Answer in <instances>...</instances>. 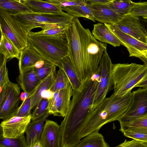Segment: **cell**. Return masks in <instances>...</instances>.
Listing matches in <instances>:
<instances>
[{
    "instance_id": "836d02e7",
    "label": "cell",
    "mask_w": 147,
    "mask_h": 147,
    "mask_svg": "<svg viewBox=\"0 0 147 147\" xmlns=\"http://www.w3.org/2000/svg\"><path fill=\"white\" fill-rule=\"evenodd\" d=\"M56 67L53 64L44 60L41 66L38 67H35V69L36 74L41 81L56 69Z\"/></svg>"
},
{
    "instance_id": "bcb514c9",
    "label": "cell",
    "mask_w": 147,
    "mask_h": 147,
    "mask_svg": "<svg viewBox=\"0 0 147 147\" xmlns=\"http://www.w3.org/2000/svg\"><path fill=\"white\" fill-rule=\"evenodd\" d=\"M28 96H29L27 94L24 92L23 93H22L20 95L21 100L23 101L26 97H27Z\"/></svg>"
},
{
    "instance_id": "ee69618b",
    "label": "cell",
    "mask_w": 147,
    "mask_h": 147,
    "mask_svg": "<svg viewBox=\"0 0 147 147\" xmlns=\"http://www.w3.org/2000/svg\"><path fill=\"white\" fill-rule=\"evenodd\" d=\"M137 87L147 89V76L136 85L135 88Z\"/></svg>"
},
{
    "instance_id": "9c48e42d",
    "label": "cell",
    "mask_w": 147,
    "mask_h": 147,
    "mask_svg": "<svg viewBox=\"0 0 147 147\" xmlns=\"http://www.w3.org/2000/svg\"><path fill=\"white\" fill-rule=\"evenodd\" d=\"M113 64L107 51L104 52L100 62V80L95 96L92 109L94 110L106 98L113 83L112 69Z\"/></svg>"
},
{
    "instance_id": "5bb4252c",
    "label": "cell",
    "mask_w": 147,
    "mask_h": 147,
    "mask_svg": "<svg viewBox=\"0 0 147 147\" xmlns=\"http://www.w3.org/2000/svg\"><path fill=\"white\" fill-rule=\"evenodd\" d=\"M31 114L24 117L14 116L0 124V131L4 137L14 138L24 134L31 122Z\"/></svg>"
},
{
    "instance_id": "7dc6e473",
    "label": "cell",
    "mask_w": 147,
    "mask_h": 147,
    "mask_svg": "<svg viewBox=\"0 0 147 147\" xmlns=\"http://www.w3.org/2000/svg\"><path fill=\"white\" fill-rule=\"evenodd\" d=\"M31 147H43L40 140L36 142Z\"/></svg>"
},
{
    "instance_id": "8d00e7d4",
    "label": "cell",
    "mask_w": 147,
    "mask_h": 147,
    "mask_svg": "<svg viewBox=\"0 0 147 147\" xmlns=\"http://www.w3.org/2000/svg\"><path fill=\"white\" fill-rule=\"evenodd\" d=\"M48 2L61 8L63 9L73 6H76L85 4V0H47Z\"/></svg>"
},
{
    "instance_id": "681fc988",
    "label": "cell",
    "mask_w": 147,
    "mask_h": 147,
    "mask_svg": "<svg viewBox=\"0 0 147 147\" xmlns=\"http://www.w3.org/2000/svg\"></svg>"
},
{
    "instance_id": "5b68a950",
    "label": "cell",
    "mask_w": 147,
    "mask_h": 147,
    "mask_svg": "<svg viewBox=\"0 0 147 147\" xmlns=\"http://www.w3.org/2000/svg\"><path fill=\"white\" fill-rule=\"evenodd\" d=\"M85 30L78 18H74L71 26L65 33L68 44V56L83 84L88 80L85 65L83 43Z\"/></svg>"
},
{
    "instance_id": "d4e9b609",
    "label": "cell",
    "mask_w": 147,
    "mask_h": 147,
    "mask_svg": "<svg viewBox=\"0 0 147 147\" xmlns=\"http://www.w3.org/2000/svg\"><path fill=\"white\" fill-rule=\"evenodd\" d=\"M0 53L6 61L8 59L16 58L19 59L21 52L7 35L1 31Z\"/></svg>"
},
{
    "instance_id": "8992f818",
    "label": "cell",
    "mask_w": 147,
    "mask_h": 147,
    "mask_svg": "<svg viewBox=\"0 0 147 147\" xmlns=\"http://www.w3.org/2000/svg\"><path fill=\"white\" fill-rule=\"evenodd\" d=\"M11 15L28 34L32 29L41 28L46 24H57L70 26L74 18L68 13L63 11L55 13L31 12Z\"/></svg>"
},
{
    "instance_id": "ba28073f",
    "label": "cell",
    "mask_w": 147,
    "mask_h": 147,
    "mask_svg": "<svg viewBox=\"0 0 147 147\" xmlns=\"http://www.w3.org/2000/svg\"><path fill=\"white\" fill-rule=\"evenodd\" d=\"M1 31L5 34L21 52L28 46V34L11 14L0 9Z\"/></svg>"
},
{
    "instance_id": "30bf717a",
    "label": "cell",
    "mask_w": 147,
    "mask_h": 147,
    "mask_svg": "<svg viewBox=\"0 0 147 147\" xmlns=\"http://www.w3.org/2000/svg\"><path fill=\"white\" fill-rule=\"evenodd\" d=\"M118 39L121 45L125 47L129 57L139 58L147 65V45L122 31L113 24H104Z\"/></svg>"
},
{
    "instance_id": "8fae6325",
    "label": "cell",
    "mask_w": 147,
    "mask_h": 147,
    "mask_svg": "<svg viewBox=\"0 0 147 147\" xmlns=\"http://www.w3.org/2000/svg\"><path fill=\"white\" fill-rule=\"evenodd\" d=\"M73 91L70 85L67 88L54 92L48 100V110L50 115L64 117L69 107Z\"/></svg>"
},
{
    "instance_id": "603a6c76",
    "label": "cell",
    "mask_w": 147,
    "mask_h": 147,
    "mask_svg": "<svg viewBox=\"0 0 147 147\" xmlns=\"http://www.w3.org/2000/svg\"><path fill=\"white\" fill-rule=\"evenodd\" d=\"M56 69L41 81L36 88L30 96L31 100V109H32L42 98L43 94L50 90L51 87L56 73Z\"/></svg>"
},
{
    "instance_id": "7402d4cb",
    "label": "cell",
    "mask_w": 147,
    "mask_h": 147,
    "mask_svg": "<svg viewBox=\"0 0 147 147\" xmlns=\"http://www.w3.org/2000/svg\"><path fill=\"white\" fill-rule=\"evenodd\" d=\"M22 1L33 12L55 13L63 11L61 8L48 2L47 0H23Z\"/></svg>"
},
{
    "instance_id": "74e56055",
    "label": "cell",
    "mask_w": 147,
    "mask_h": 147,
    "mask_svg": "<svg viewBox=\"0 0 147 147\" xmlns=\"http://www.w3.org/2000/svg\"><path fill=\"white\" fill-rule=\"evenodd\" d=\"M7 61L3 56L1 59L0 63V86L7 85L9 82L7 69L6 65Z\"/></svg>"
},
{
    "instance_id": "f1b7e54d",
    "label": "cell",
    "mask_w": 147,
    "mask_h": 147,
    "mask_svg": "<svg viewBox=\"0 0 147 147\" xmlns=\"http://www.w3.org/2000/svg\"><path fill=\"white\" fill-rule=\"evenodd\" d=\"M139 3L130 0H111L107 4L111 9L123 17L129 14L132 9Z\"/></svg>"
},
{
    "instance_id": "cb8c5ba5",
    "label": "cell",
    "mask_w": 147,
    "mask_h": 147,
    "mask_svg": "<svg viewBox=\"0 0 147 147\" xmlns=\"http://www.w3.org/2000/svg\"><path fill=\"white\" fill-rule=\"evenodd\" d=\"M61 63V68L66 74L73 90H79L83 84L80 81L76 68L68 56L62 60Z\"/></svg>"
},
{
    "instance_id": "1f68e13d",
    "label": "cell",
    "mask_w": 147,
    "mask_h": 147,
    "mask_svg": "<svg viewBox=\"0 0 147 147\" xmlns=\"http://www.w3.org/2000/svg\"><path fill=\"white\" fill-rule=\"evenodd\" d=\"M0 147H28L24 134L16 138L4 137L0 131Z\"/></svg>"
},
{
    "instance_id": "3957f363",
    "label": "cell",
    "mask_w": 147,
    "mask_h": 147,
    "mask_svg": "<svg viewBox=\"0 0 147 147\" xmlns=\"http://www.w3.org/2000/svg\"><path fill=\"white\" fill-rule=\"evenodd\" d=\"M28 46L44 59L59 68L62 60L68 56V44L65 35L49 36L33 35L28 33Z\"/></svg>"
},
{
    "instance_id": "b9f144b4",
    "label": "cell",
    "mask_w": 147,
    "mask_h": 147,
    "mask_svg": "<svg viewBox=\"0 0 147 147\" xmlns=\"http://www.w3.org/2000/svg\"><path fill=\"white\" fill-rule=\"evenodd\" d=\"M111 0H86V3L87 5H100L107 4Z\"/></svg>"
},
{
    "instance_id": "83f0119b",
    "label": "cell",
    "mask_w": 147,
    "mask_h": 147,
    "mask_svg": "<svg viewBox=\"0 0 147 147\" xmlns=\"http://www.w3.org/2000/svg\"><path fill=\"white\" fill-rule=\"evenodd\" d=\"M70 26L60 24H48L43 26L42 30L36 32L30 31L29 33L35 35L49 36H61L65 33Z\"/></svg>"
},
{
    "instance_id": "d590c367",
    "label": "cell",
    "mask_w": 147,
    "mask_h": 147,
    "mask_svg": "<svg viewBox=\"0 0 147 147\" xmlns=\"http://www.w3.org/2000/svg\"><path fill=\"white\" fill-rule=\"evenodd\" d=\"M31 100L30 96L26 97L19 107L15 116L24 117L31 115Z\"/></svg>"
},
{
    "instance_id": "277c9868",
    "label": "cell",
    "mask_w": 147,
    "mask_h": 147,
    "mask_svg": "<svg viewBox=\"0 0 147 147\" xmlns=\"http://www.w3.org/2000/svg\"><path fill=\"white\" fill-rule=\"evenodd\" d=\"M147 76V65L134 63L113 65L112 76L114 92L121 97L131 92L133 88Z\"/></svg>"
},
{
    "instance_id": "60d3db41",
    "label": "cell",
    "mask_w": 147,
    "mask_h": 147,
    "mask_svg": "<svg viewBox=\"0 0 147 147\" xmlns=\"http://www.w3.org/2000/svg\"><path fill=\"white\" fill-rule=\"evenodd\" d=\"M115 147H147V142L134 139L130 141L125 140L124 142Z\"/></svg>"
},
{
    "instance_id": "f35d334b",
    "label": "cell",
    "mask_w": 147,
    "mask_h": 147,
    "mask_svg": "<svg viewBox=\"0 0 147 147\" xmlns=\"http://www.w3.org/2000/svg\"><path fill=\"white\" fill-rule=\"evenodd\" d=\"M122 133L125 136L129 138L147 142L146 133L129 129L124 130Z\"/></svg>"
},
{
    "instance_id": "7c38bea8",
    "label": "cell",
    "mask_w": 147,
    "mask_h": 147,
    "mask_svg": "<svg viewBox=\"0 0 147 147\" xmlns=\"http://www.w3.org/2000/svg\"><path fill=\"white\" fill-rule=\"evenodd\" d=\"M18 85L10 81L7 84V93L5 101L0 107V118L7 120L15 115L21 100Z\"/></svg>"
},
{
    "instance_id": "4fadbf2b",
    "label": "cell",
    "mask_w": 147,
    "mask_h": 147,
    "mask_svg": "<svg viewBox=\"0 0 147 147\" xmlns=\"http://www.w3.org/2000/svg\"><path fill=\"white\" fill-rule=\"evenodd\" d=\"M113 25L125 33L147 45V34L140 24L139 17L129 14Z\"/></svg>"
},
{
    "instance_id": "9a60e30c",
    "label": "cell",
    "mask_w": 147,
    "mask_h": 147,
    "mask_svg": "<svg viewBox=\"0 0 147 147\" xmlns=\"http://www.w3.org/2000/svg\"><path fill=\"white\" fill-rule=\"evenodd\" d=\"M131 104L126 113L117 121L129 120L147 113V89L140 88L132 92Z\"/></svg>"
},
{
    "instance_id": "d6986e66",
    "label": "cell",
    "mask_w": 147,
    "mask_h": 147,
    "mask_svg": "<svg viewBox=\"0 0 147 147\" xmlns=\"http://www.w3.org/2000/svg\"><path fill=\"white\" fill-rule=\"evenodd\" d=\"M45 60L36 51L29 46L21 52L19 59V72L35 67L38 63Z\"/></svg>"
},
{
    "instance_id": "7a4b0ae2",
    "label": "cell",
    "mask_w": 147,
    "mask_h": 147,
    "mask_svg": "<svg viewBox=\"0 0 147 147\" xmlns=\"http://www.w3.org/2000/svg\"><path fill=\"white\" fill-rule=\"evenodd\" d=\"M133 100L132 92L121 97L113 93L106 98L89 114L86 124L80 135V139L96 131L104 125L118 120L127 112Z\"/></svg>"
},
{
    "instance_id": "6da1fadb",
    "label": "cell",
    "mask_w": 147,
    "mask_h": 147,
    "mask_svg": "<svg viewBox=\"0 0 147 147\" xmlns=\"http://www.w3.org/2000/svg\"><path fill=\"white\" fill-rule=\"evenodd\" d=\"M99 67L90 78L83 83L81 88L73 91L66 114L60 125L62 147H73L80 140V135L93 110V102L100 80Z\"/></svg>"
},
{
    "instance_id": "e0dca14e",
    "label": "cell",
    "mask_w": 147,
    "mask_h": 147,
    "mask_svg": "<svg viewBox=\"0 0 147 147\" xmlns=\"http://www.w3.org/2000/svg\"><path fill=\"white\" fill-rule=\"evenodd\" d=\"M87 5L95 20L104 24H115L123 18L111 9L108 4L97 5Z\"/></svg>"
},
{
    "instance_id": "f6af8a7d",
    "label": "cell",
    "mask_w": 147,
    "mask_h": 147,
    "mask_svg": "<svg viewBox=\"0 0 147 147\" xmlns=\"http://www.w3.org/2000/svg\"><path fill=\"white\" fill-rule=\"evenodd\" d=\"M139 18L140 24L147 34V20L143 19L141 17Z\"/></svg>"
},
{
    "instance_id": "e575fe53",
    "label": "cell",
    "mask_w": 147,
    "mask_h": 147,
    "mask_svg": "<svg viewBox=\"0 0 147 147\" xmlns=\"http://www.w3.org/2000/svg\"><path fill=\"white\" fill-rule=\"evenodd\" d=\"M129 124L133 130L147 133V113L132 119Z\"/></svg>"
},
{
    "instance_id": "ac0fdd59",
    "label": "cell",
    "mask_w": 147,
    "mask_h": 147,
    "mask_svg": "<svg viewBox=\"0 0 147 147\" xmlns=\"http://www.w3.org/2000/svg\"><path fill=\"white\" fill-rule=\"evenodd\" d=\"M18 82L24 92L30 96L41 82L38 78L35 67L20 73Z\"/></svg>"
},
{
    "instance_id": "c3c4849f",
    "label": "cell",
    "mask_w": 147,
    "mask_h": 147,
    "mask_svg": "<svg viewBox=\"0 0 147 147\" xmlns=\"http://www.w3.org/2000/svg\"><path fill=\"white\" fill-rule=\"evenodd\" d=\"M142 18H143L144 19H145V20H147V17H142Z\"/></svg>"
},
{
    "instance_id": "7bdbcfd3",
    "label": "cell",
    "mask_w": 147,
    "mask_h": 147,
    "mask_svg": "<svg viewBox=\"0 0 147 147\" xmlns=\"http://www.w3.org/2000/svg\"><path fill=\"white\" fill-rule=\"evenodd\" d=\"M7 93V84L3 87H0V107L4 102Z\"/></svg>"
},
{
    "instance_id": "ffe728a7",
    "label": "cell",
    "mask_w": 147,
    "mask_h": 147,
    "mask_svg": "<svg viewBox=\"0 0 147 147\" xmlns=\"http://www.w3.org/2000/svg\"><path fill=\"white\" fill-rule=\"evenodd\" d=\"M50 115L48 113L41 118L32 121L29 124L25 132L26 134L28 147H31L36 142L40 141L44 122Z\"/></svg>"
},
{
    "instance_id": "4dcf8cb0",
    "label": "cell",
    "mask_w": 147,
    "mask_h": 147,
    "mask_svg": "<svg viewBox=\"0 0 147 147\" xmlns=\"http://www.w3.org/2000/svg\"><path fill=\"white\" fill-rule=\"evenodd\" d=\"M71 85L64 70L59 68L56 73L53 85L50 90L53 93L67 88Z\"/></svg>"
},
{
    "instance_id": "4316f807",
    "label": "cell",
    "mask_w": 147,
    "mask_h": 147,
    "mask_svg": "<svg viewBox=\"0 0 147 147\" xmlns=\"http://www.w3.org/2000/svg\"><path fill=\"white\" fill-rule=\"evenodd\" d=\"M73 147H110L103 136L98 131L94 132L83 138Z\"/></svg>"
},
{
    "instance_id": "484cf974",
    "label": "cell",
    "mask_w": 147,
    "mask_h": 147,
    "mask_svg": "<svg viewBox=\"0 0 147 147\" xmlns=\"http://www.w3.org/2000/svg\"><path fill=\"white\" fill-rule=\"evenodd\" d=\"M0 9L11 15L32 12L22 0H0Z\"/></svg>"
},
{
    "instance_id": "ab89813d",
    "label": "cell",
    "mask_w": 147,
    "mask_h": 147,
    "mask_svg": "<svg viewBox=\"0 0 147 147\" xmlns=\"http://www.w3.org/2000/svg\"><path fill=\"white\" fill-rule=\"evenodd\" d=\"M129 14L138 17H147V2H140Z\"/></svg>"
},
{
    "instance_id": "f546056e",
    "label": "cell",
    "mask_w": 147,
    "mask_h": 147,
    "mask_svg": "<svg viewBox=\"0 0 147 147\" xmlns=\"http://www.w3.org/2000/svg\"><path fill=\"white\" fill-rule=\"evenodd\" d=\"M74 18L84 17L95 22L94 16L88 5L85 4L70 6L62 10Z\"/></svg>"
},
{
    "instance_id": "44dd1931",
    "label": "cell",
    "mask_w": 147,
    "mask_h": 147,
    "mask_svg": "<svg viewBox=\"0 0 147 147\" xmlns=\"http://www.w3.org/2000/svg\"><path fill=\"white\" fill-rule=\"evenodd\" d=\"M92 33L96 39L101 42L109 44L115 47L121 45L118 39L102 23L94 24Z\"/></svg>"
},
{
    "instance_id": "d6a6232c",
    "label": "cell",
    "mask_w": 147,
    "mask_h": 147,
    "mask_svg": "<svg viewBox=\"0 0 147 147\" xmlns=\"http://www.w3.org/2000/svg\"><path fill=\"white\" fill-rule=\"evenodd\" d=\"M48 99L42 98L34 108L33 112L31 114L32 121L37 120L49 113L48 110Z\"/></svg>"
},
{
    "instance_id": "52a82bcc",
    "label": "cell",
    "mask_w": 147,
    "mask_h": 147,
    "mask_svg": "<svg viewBox=\"0 0 147 147\" xmlns=\"http://www.w3.org/2000/svg\"><path fill=\"white\" fill-rule=\"evenodd\" d=\"M83 43L85 67L88 80L97 71L103 54L107 51V45L98 41L88 28H85Z\"/></svg>"
},
{
    "instance_id": "2e32d148",
    "label": "cell",
    "mask_w": 147,
    "mask_h": 147,
    "mask_svg": "<svg viewBox=\"0 0 147 147\" xmlns=\"http://www.w3.org/2000/svg\"><path fill=\"white\" fill-rule=\"evenodd\" d=\"M40 140L43 147H62L60 125L54 121L46 120Z\"/></svg>"
}]
</instances>
